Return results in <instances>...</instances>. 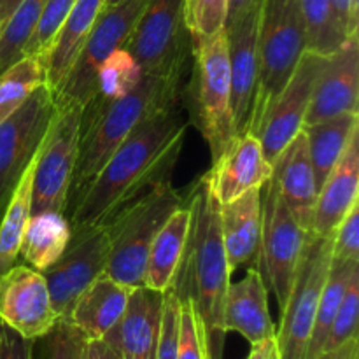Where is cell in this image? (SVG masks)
Masks as SVG:
<instances>
[{"label": "cell", "instance_id": "obj_1", "mask_svg": "<svg viewBox=\"0 0 359 359\" xmlns=\"http://www.w3.org/2000/svg\"><path fill=\"white\" fill-rule=\"evenodd\" d=\"M188 125L181 102L147 118L109 156L72 207L70 230L107 223L119 209L154 186L170 181Z\"/></svg>", "mask_w": 359, "mask_h": 359}, {"label": "cell", "instance_id": "obj_2", "mask_svg": "<svg viewBox=\"0 0 359 359\" xmlns=\"http://www.w3.org/2000/svg\"><path fill=\"white\" fill-rule=\"evenodd\" d=\"M191 209L184 258L170 287L188 297L196 312L209 359L223 356L224 298L230 286V266L223 245L219 203L212 195L207 174L196 181L188 195Z\"/></svg>", "mask_w": 359, "mask_h": 359}, {"label": "cell", "instance_id": "obj_3", "mask_svg": "<svg viewBox=\"0 0 359 359\" xmlns=\"http://www.w3.org/2000/svg\"><path fill=\"white\" fill-rule=\"evenodd\" d=\"M182 77L144 74L130 93L98 111L81 112V135L67 210H72L112 153L153 114L182 100Z\"/></svg>", "mask_w": 359, "mask_h": 359}, {"label": "cell", "instance_id": "obj_4", "mask_svg": "<svg viewBox=\"0 0 359 359\" xmlns=\"http://www.w3.org/2000/svg\"><path fill=\"white\" fill-rule=\"evenodd\" d=\"M184 202L186 198L172 186V181H167L119 209L104 223L111 238L105 273L132 290L144 286L151 244L168 216Z\"/></svg>", "mask_w": 359, "mask_h": 359}, {"label": "cell", "instance_id": "obj_5", "mask_svg": "<svg viewBox=\"0 0 359 359\" xmlns=\"http://www.w3.org/2000/svg\"><path fill=\"white\" fill-rule=\"evenodd\" d=\"M305 53L300 0H263L258 41V84L249 132H255Z\"/></svg>", "mask_w": 359, "mask_h": 359}, {"label": "cell", "instance_id": "obj_6", "mask_svg": "<svg viewBox=\"0 0 359 359\" xmlns=\"http://www.w3.org/2000/svg\"><path fill=\"white\" fill-rule=\"evenodd\" d=\"M193 123L209 144L212 163L235 139L231 116V81L224 30L191 48Z\"/></svg>", "mask_w": 359, "mask_h": 359}, {"label": "cell", "instance_id": "obj_7", "mask_svg": "<svg viewBox=\"0 0 359 359\" xmlns=\"http://www.w3.org/2000/svg\"><path fill=\"white\" fill-rule=\"evenodd\" d=\"M149 0H121L105 6L88 34L79 55L53 93L55 107H79L83 111L95 93L98 67L118 49L126 48L137 21Z\"/></svg>", "mask_w": 359, "mask_h": 359}, {"label": "cell", "instance_id": "obj_8", "mask_svg": "<svg viewBox=\"0 0 359 359\" xmlns=\"http://www.w3.org/2000/svg\"><path fill=\"white\" fill-rule=\"evenodd\" d=\"M332 266V238L311 233L276 328L279 359H305L316 311Z\"/></svg>", "mask_w": 359, "mask_h": 359}, {"label": "cell", "instance_id": "obj_9", "mask_svg": "<svg viewBox=\"0 0 359 359\" xmlns=\"http://www.w3.org/2000/svg\"><path fill=\"white\" fill-rule=\"evenodd\" d=\"M126 51L144 74L184 76L191 37L184 25V0H149L137 21Z\"/></svg>", "mask_w": 359, "mask_h": 359}, {"label": "cell", "instance_id": "obj_10", "mask_svg": "<svg viewBox=\"0 0 359 359\" xmlns=\"http://www.w3.org/2000/svg\"><path fill=\"white\" fill-rule=\"evenodd\" d=\"M81 109L55 107L37 151L32 181V214L65 212L81 135Z\"/></svg>", "mask_w": 359, "mask_h": 359}, {"label": "cell", "instance_id": "obj_11", "mask_svg": "<svg viewBox=\"0 0 359 359\" xmlns=\"http://www.w3.org/2000/svg\"><path fill=\"white\" fill-rule=\"evenodd\" d=\"M263 191V224L259 244L258 270L266 287L276 293L283 309L290 294L309 231L298 224L293 214L283 202L276 181L270 177Z\"/></svg>", "mask_w": 359, "mask_h": 359}, {"label": "cell", "instance_id": "obj_12", "mask_svg": "<svg viewBox=\"0 0 359 359\" xmlns=\"http://www.w3.org/2000/svg\"><path fill=\"white\" fill-rule=\"evenodd\" d=\"M55 116V98L42 83L16 112L0 123V216L14 186L37 154Z\"/></svg>", "mask_w": 359, "mask_h": 359}, {"label": "cell", "instance_id": "obj_13", "mask_svg": "<svg viewBox=\"0 0 359 359\" xmlns=\"http://www.w3.org/2000/svg\"><path fill=\"white\" fill-rule=\"evenodd\" d=\"M111 251L107 224L72 231L69 245L51 266L41 272L48 284L53 309L58 319H67L74 302L105 273Z\"/></svg>", "mask_w": 359, "mask_h": 359}, {"label": "cell", "instance_id": "obj_14", "mask_svg": "<svg viewBox=\"0 0 359 359\" xmlns=\"http://www.w3.org/2000/svg\"><path fill=\"white\" fill-rule=\"evenodd\" d=\"M325 56L305 51L287 83L279 91L255 133L259 139L266 160L273 163L284 147L304 130L305 114L312 98V90L323 67Z\"/></svg>", "mask_w": 359, "mask_h": 359}, {"label": "cell", "instance_id": "obj_15", "mask_svg": "<svg viewBox=\"0 0 359 359\" xmlns=\"http://www.w3.org/2000/svg\"><path fill=\"white\" fill-rule=\"evenodd\" d=\"M0 323L28 340L51 332L58 316L41 272L16 263L0 276Z\"/></svg>", "mask_w": 359, "mask_h": 359}, {"label": "cell", "instance_id": "obj_16", "mask_svg": "<svg viewBox=\"0 0 359 359\" xmlns=\"http://www.w3.org/2000/svg\"><path fill=\"white\" fill-rule=\"evenodd\" d=\"M263 7V6H262ZM262 7L242 14L224 27L231 81V116L235 137L249 132L252 102L258 84V41Z\"/></svg>", "mask_w": 359, "mask_h": 359}, {"label": "cell", "instance_id": "obj_17", "mask_svg": "<svg viewBox=\"0 0 359 359\" xmlns=\"http://www.w3.org/2000/svg\"><path fill=\"white\" fill-rule=\"evenodd\" d=\"M359 95V46L358 34L349 35L342 46L325 56L312 90L304 126L325 119L358 112Z\"/></svg>", "mask_w": 359, "mask_h": 359}, {"label": "cell", "instance_id": "obj_18", "mask_svg": "<svg viewBox=\"0 0 359 359\" xmlns=\"http://www.w3.org/2000/svg\"><path fill=\"white\" fill-rule=\"evenodd\" d=\"M272 177V163L263 153L262 142L251 132L235 137L207 172L217 203L233 202L255 188H263Z\"/></svg>", "mask_w": 359, "mask_h": 359}, {"label": "cell", "instance_id": "obj_19", "mask_svg": "<svg viewBox=\"0 0 359 359\" xmlns=\"http://www.w3.org/2000/svg\"><path fill=\"white\" fill-rule=\"evenodd\" d=\"M165 293L133 287L123 318L104 337L123 359H156L163 323Z\"/></svg>", "mask_w": 359, "mask_h": 359}, {"label": "cell", "instance_id": "obj_20", "mask_svg": "<svg viewBox=\"0 0 359 359\" xmlns=\"http://www.w3.org/2000/svg\"><path fill=\"white\" fill-rule=\"evenodd\" d=\"M272 179L276 181L280 198L298 224L312 233L318 184L304 130L273 160Z\"/></svg>", "mask_w": 359, "mask_h": 359}, {"label": "cell", "instance_id": "obj_21", "mask_svg": "<svg viewBox=\"0 0 359 359\" xmlns=\"http://www.w3.org/2000/svg\"><path fill=\"white\" fill-rule=\"evenodd\" d=\"M223 323L226 333H241L251 346L276 339V326L269 312V287L258 266L249 269L237 283H230Z\"/></svg>", "mask_w": 359, "mask_h": 359}, {"label": "cell", "instance_id": "obj_22", "mask_svg": "<svg viewBox=\"0 0 359 359\" xmlns=\"http://www.w3.org/2000/svg\"><path fill=\"white\" fill-rule=\"evenodd\" d=\"M221 235L230 272L258 263L263 224V188L219 205Z\"/></svg>", "mask_w": 359, "mask_h": 359}, {"label": "cell", "instance_id": "obj_23", "mask_svg": "<svg viewBox=\"0 0 359 359\" xmlns=\"http://www.w3.org/2000/svg\"><path fill=\"white\" fill-rule=\"evenodd\" d=\"M359 132L351 139L339 160L318 191L312 233L333 237L340 221L359 202Z\"/></svg>", "mask_w": 359, "mask_h": 359}, {"label": "cell", "instance_id": "obj_24", "mask_svg": "<svg viewBox=\"0 0 359 359\" xmlns=\"http://www.w3.org/2000/svg\"><path fill=\"white\" fill-rule=\"evenodd\" d=\"M130 291L132 287L102 273L77 297L67 321L88 340L104 339L125 314Z\"/></svg>", "mask_w": 359, "mask_h": 359}, {"label": "cell", "instance_id": "obj_25", "mask_svg": "<svg viewBox=\"0 0 359 359\" xmlns=\"http://www.w3.org/2000/svg\"><path fill=\"white\" fill-rule=\"evenodd\" d=\"M107 0H76L72 9L63 20L58 34L53 39L44 60V79L51 93L58 90L63 77L79 55L88 34L98 20Z\"/></svg>", "mask_w": 359, "mask_h": 359}, {"label": "cell", "instance_id": "obj_26", "mask_svg": "<svg viewBox=\"0 0 359 359\" xmlns=\"http://www.w3.org/2000/svg\"><path fill=\"white\" fill-rule=\"evenodd\" d=\"M191 209L188 200L168 216L151 244L144 272V286L154 291H165L172 286L181 266L188 244Z\"/></svg>", "mask_w": 359, "mask_h": 359}, {"label": "cell", "instance_id": "obj_27", "mask_svg": "<svg viewBox=\"0 0 359 359\" xmlns=\"http://www.w3.org/2000/svg\"><path fill=\"white\" fill-rule=\"evenodd\" d=\"M358 126V112H346L316 125L304 126L318 191L346 153L351 139L359 132Z\"/></svg>", "mask_w": 359, "mask_h": 359}, {"label": "cell", "instance_id": "obj_28", "mask_svg": "<svg viewBox=\"0 0 359 359\" xmlns=\"http://www.w3.org/2000/svg\"><path fill=\"white\" fill-rule=\"evenodd\" d=\"M72 230L65 212L32 214L25 228L20 245V256L28 266L44 272L69 245Z\"/></svg>", "mask_w": 359, "mask_h": 359}, {"label": "cell", "instance_id": "obj_29", "mask_svg": "<svg viewBox=\"0 0 359 359\" xmlns=\"http://www.w3.org/2000/svg\"><path fill=\"white\" fill-rule=\"evenodd\" d=\"M35 160L37 154L25 168L0 216V276L16 265L20 258L21 238L32 216V181H34Z\"/></svg>", "mask_w": 359, "mask_h": 359}, {"label": "cell", "instance_id": "obj_30", "mask_svg": "<svg viewBox=\"0 0 359 359\" xmlns=\"http://www.w3.org/2000/svg\"><path fill=\"white\" fill-rule=\"evenodd\" d=\"M142 76L144 72L137 60L125 48L114 51L98 67L95 77V93L83 109V114L98 111L121 98L123 95L130 93L140 83Z\"/></svg>", "mask_w": 359, "mask_h": 359}, {"label": "cell", "instance_id": "obj_31", "mask_svg": "<svg viewBox=\"0 0 359 359\" xmlns=\"http://www.w3.org/2000/svg\"><path fill=\"white\" fill-rule=\"evenodd\" d=\"M305 51L330 56L349 37L333 0H300Z\"/></svg>", "mask_w": 359, "mask_h": 359}, {"label": "cell", "instance_id": "obj_32", "mask_svg": "<svg viewBox=\"0 0 359 359\" xmlns=\"http://www.w3.org/2000/svg\"><path fill=\"white\" fill-rule=\"evenodd\" d=\"M359 269V262L356 263H332L323 287L321 298H319L318 311H316L314 326H312L311 339H309L307 353L305 359H318L325 353L326 340H328L330 330H332L333 319L340 307L344 294H346L349 280L353 273Z\"/></svg>", "mask_w": 359, "mask_h": 359}, {"label": "cell", "instance_id": "obj_33", "mask_svg": "<svg viewBox=\"0 0 359 359\" xmlns=\"http://www.w3.org/2000/svg\"><path fill=\"white\" fill-rule=\"evenodd\" d=\"M46 83L44 63L37 56H23L0 74V123L16 112L30 95Z\"/></svg>", "mask_w": 359, "mask_h": 359}, {"label": "cell", "instance_id": "obj_34", "mask_svg": "<svg viewBox=\"0 0 359 359\" xmlns=\"http://www.w3.org/2000/svg\"><path fill=\"white\" fill-rule=\"evenodd\" d=\"M48 0H23L0 30V74L23 58Z\"/></svg>", "mask_w": 359, "mask_h": 359}, {"label": "cell", "instance_id": "obj_35", "mask_svg": "<svg viewBox=\"0 0 359 359\" xmlns=\"http://www.w3.org/2000/svg\"><path fill=\"white\" fill-rule=\"evenodd\" d=\"M230 0H184V25L191 48L221 34L226 27Z\"/></svg>", "mask_w": 359, "mask_h": 359}, {"label": "cell", "instance_id": "obj_36", "mask_svg": "<svg viewBox=\"0 0 359 359\" xmlns=\"http://www.w3.org/2000/svg\"><path fill=\"white\" fill-rule=\"evenodd\" d=\"M88 339L67 319H58L51 332L34 344V359H86Z\"/></svg>", "mask_w": 359, "mask_h": 359}, {"label": "cell", "instance_id": "obj_37", "mask_svg": "<svg viewBox=\"0 0 359 359\" xmlns=\"http://www.w3.org/2000/svg\"><path fill=\"white\" fill-rule=\"evenodd\" d=\"M358 314H359V269L353 273L344 294L340 307L333 319L332 330H330L328 340H326L325 353L340 347L347 340L358 337Z\"/></svg>", "mask_w": 359, "mask_h": 359}, {"label": "cell", "instance_id": "obj_38", "mask_svg": "<svg viewBox=\"0 0 359 359\" xmlns=\"http://www.w3.org/2000/svg\"><path fill=\"white\" fill-rule=\"evenodd\" d=\"M74 4H76V0H48L41 21L35 28L30 42L25 48L23 56H37V58L44 60L53 39L56 37L63 20L67 18L69 11L72 9Z\"/></svg>", "mask_w": 359, "mask_h": 359}, {"label": "cell", "instance_id": "obj_39", "mask_svg": "<svg viewBox=\"0 0 359 359\" xmlns=\"http://www.w3.org/2000/svg\"><path fill=\"white\" fill-rule=\"evenodd\" d=\"M181 298V321H179L177 358L175 359H209L202 326L188 297Z\"/></svg>", "mask_w": 359, "mask_h": 359}, {"label": "cell", "instance_id": "obj_40", "mask_svg": "<svg viewBox=\"0 0 359 359\" xmlns=\"http://www.w3.org/2000/svg\"><path fill=\"white\" fill-rule=\"evenodd\" d=\"M359 262V202L346 214L332 237V263Z\"/></svg>", "mask_w": 359, "mask_h": 359}, {"label": "cell", "instance_id": "obj_41", "mask_svg": "<svg viewBox=\"0 0 359 359\" xmlns=\"http://www.w3.org/2000/svg\"><path fill=\"white\" fill-rule=\"evenodd\" d=\"M179 321H181V298H179L177 291L174 287H168L165 291L163 323H161V337L156 359L177 358Z\"/></svg>", "mask_w": 359, "mask_h": 359}, {"label": "cell", "instance_id": "obj_42", "mask_svg": "<svg viewBox=\"0 0 359 359\" xmlns=\"http://www.w3.org/2000/svg\"><path fill=\"white\" fill-rule=\"evenodd\" d=\"M34 344L0 323V359H34Z\"/></svg>", "mask_w": 359, "mask_h": 359}, {"label": "cell", "instance_id": "obj_43", "mask_svg": "<svg viewBox=\"0 0 359 359\" xmlns=\"http://www.w3.org/2000/svg\"><path fill=\"white\" fill-rule=\"evenodd\" d=\"M340 21L346 27L347 35L358 34L359 25V0H333Z\"/></svg>", "mask_w": 359, "mask_h": 359}, {"label": "cell", "instance_id": "obj_44", "mask_svg": "<svg viewBox=\"0 0 359 359\" xmlns=\"http://www.w3.org/2000/svg\"><path fill=\"white\" fill-rule=\"evenodd\" d=\"M86 359H123L121 354L104 339L88 340Z\"/></svg>", "mask_w": 359, "mask_h": 359}, {"label": "cell", "instance_id": "obj_45", "mask_svg": "<svg viewBox=\"0 0 359 359\" xmlns=\"http://www.w3.org/2000/svg\"><path fill=\"white\" fill-rule=\"evenodd\" d=\"M318 359H359V339L354 337L337 349L323 353Z\"/></svg>", "mask_w": 359, "mask_h": 359}, {"label": "cell", "instance_id": "obj_46", "mask_svg": "<svg viewBox=\"0 0 359 359\" xmlns=\"http://www.w3.org/2000/svg\"><path fill=\"white\" fill-rule=\"evenodd\" d=\"M248 359H279L276 339L265 340V342L252 346L251 354H249Z\"/></svg>", "mask_w": 359, "mask_h": 359}, {"label": "cell", "instance_id": "obj_47", "mask_svg": "<svg viewBox=\"0 0 359 359\" xmlns=\"http://www.w3.org/2000/svg\"><path fill=\"white\" fill-rule=\"evenodd\" d=\"M263 0H230V9H228V21H233L241 18L242 14L249 13V11L262 7Z\"/></svg>", "mask_w": 359, "mask_h": 359}, {"label": "cell", "instance_id": "obj_48", "mask_svg": "<svg viewBox=\"0 0 359 359\" xmlns=\"http://www.w3.org/2000/svg\"><path fill=\"white\" fill-rule=\"evenodd\" d=\"M21 2H23V0H0V21H2V25L9 20L11 14L16 11V7L20 6Z\"/></svg>", "mask_w": 359, "mask_h": 359}, {"label": "cell", "instance_id": "obj_49", "mask_svg": "<svg viewBox=\"0 0 359 359\" xmlns=\"http://www.w3.org/2000/svg\"><path fill=\"white\" fill-rule=\"evenodd\" d=\"M121 2V0H107V6H112V4H118Z\"/></svg>", "mask_w": 359, "mask_h": 359}, {"label": "cell", "instance_id": "obj_50", "mask_svg": "<svg viewBox=\"0 0 359 359\" xmlns=\"http://www.w3.org/2000/svg\"><path fill=\"white\" fill-rule=\"evenodd\" d=\"M0 30H2V21H0Z\"/></svg>", "mask_w": 359, "mask_h": 359}]
</instances>
